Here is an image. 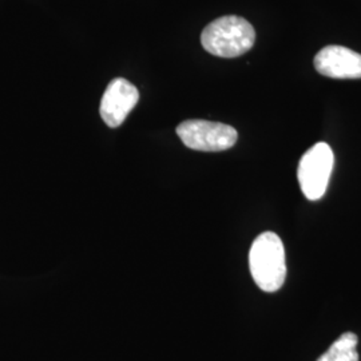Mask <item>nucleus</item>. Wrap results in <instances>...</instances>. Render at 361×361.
Instances as JSON below:
<instances>
[{
  "label": "nucleus",
  "instance_id": "f257e3e1",
  "mask_svg": "<svg viewBox=\"0 0 361 361\" xmlns=\"http://www.w3.org/2000/svg\"><path fill=\"white\" fill-rule=\"evenodd\" d=\"M256 40L253 26L240 16H222L205 27L201 34L202 47L221 58H237L249 51Z\"/></svg>",
  "mask_w": 361,
  "mask_h": 361
},
{
  "label": "nucleus",
  "instance_id": "f03ea898",
  "mask_svg": "<svg viewBox=\"0 0 361 361\" xmlns=\"http://www.w3.org/2000/svg\"><path fill=\"white\" fill-rule=\"evenodd\" d=\"M249 267L252 277L261 290L271 293L284 285V244L276 233H262L255 240L249 252Z\"/></svg>",
  "mask_w": 361,
  "mask_h": 361
},
{
  "label": "nucleus",
  "instance_id": "7ed1b4c3",
  "mask_svg": "<svg viewBox=\"0 0 361 361\" xmlns=\"http://www.w3.org/2000/svg\"><path fill=\"white\" fill-rule=\"evenodd\" d=\"M334 162V152L329 145L324 142L316 143L302 155L297 170V178L302 193L310 201L320 200L326 192Z\"/></svg>",
  "mask_w": 361,
  "mask_h": 361
},
{
  "label": "nucleus",
  "instance_id": "20e7f679",
  "mask_svg": "<svg viewBox=\"0 0 361 361\" xmlns=\"http://www.w3.org/2000/svg\"><path fill=\"white\" fill-rule=\"evenodd\" d=\"M177 134L186 147L198 152H224L233 147L238 138L232 126L204 119L182 122Z\"/></svg>",
  "mask_w": 361,
  "mask_h": 361
},
{
  "label": "nucleus",
  "instance_id": "39448f33",
  "mask_svg": "<svg viewBox=\"0 0 361 361\" xmlns=\"http://www.w3.org/2000/svg\"><path fill=\"white\" fill-rule=\"evenodd\" d=\"M140 101V91L125 78L113 79L104 91L99 113L109 128L121 126Z\"/></svg>",
  "mask_w": 361,
  "mask_h": 361
},
{
  "label": "nucleus",
  "instance_id": "423d86ee",
  "mask_svg": "<svg viewBox=\"0 0 361 361\" xmlns=\"http://www.w3.org/2000/svg\"><path fill=\"white\" fill-rule=\"evenodd\" d=\"M314 68L324 77L360 79L361 54L344 46H326L316 54Z\"/></svg>",
  "mask_w": 361,
  "mask_h": 361
},
{
  "label": "nucleus",
  "instance_id": "0eeeda50",
  "mask_svg": "<svg viewBox=\"0 0 361 361\" xmlns=\"http://www.w3.org/2000/svg\"><path fill=\"white\" fill-rule=\"evenodd\" d=\"M357 336L347 332L340 336L317 361H359Z\"/></svg>",
  "mask_w": 361,
  "mask_h": 361
}]
</instances>
